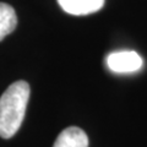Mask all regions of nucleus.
<instances>
[{
    "label": "nucleus",
    "mask_w": 147,
    "mask_h": 147,
    "mask_svg": "<svg viewBox=\"0 0 147 147\" xmlns=\"http://www.w3.org/2000/svg\"><path fill=\"white\" fill-rule=\"evenodd\" d=\"M53 147H88V137L80 127L70 126L59 134Z\"/></svg>",
    "instance_id": "4"
},
{
    "label": "nucleus",
    "mask_w": 147,
    "mask_h": 147,
    "mask_svg": "<svg viewBox=\"0 0 147 147\" xmlns=\"http://www.w3.org/2000/svg\"><path fill=\"white\" fill-rule=\"evenodd\" d=\"M30 85L16 81L0 97V136L10 139L16 134L24 121L30 99Z\"/></svg>",
    "instance_id": "1"
},
{
    "label": "nucleus",
    "mask_w": 147,
    "mask_h": 147,
    "mask_svg": "<svg viewBox=\"0 0 147 147\" xmlns=\"http://www.w3.org/2000/svg\"><path fill=\"white\" fill-rule=\"evenodd\" d=\"M17 26V16L13 7L9 4L0 3V42L12 33Z\"/></svg>",
    "instance_id": "5"
},
{
    "label": "nucleus",
    "mask_w": 147,
    "mask_h": 147,
    "mask_svg": "<svg viewBox=\"0 0 147 147\" xmlns=\"http://www.w3.org/2000/svg\"><path fill=\"white\" fill-rule=\"evenodd\" d=\"M107 65L117 74L135 72L142 66V58L132 50L115 52L107 57Z\"/></svg>",
    "instance_id": "2"
},
{
    "label": "nucleus",
    "mask_w": 147,
    "mask_h": 147,
    "mask_svg": "<svg viewBox=\"0 0 147 147\" xmlns=\"http://www.w3.org/2000/svg\"><path fill=\"white\" fill-rule=\"evenodd\" d=\"M65 12L75 16H84L97 12L104 5V0H58Z\"/></svg>",
    "instance_id": "3"
}]
</instances>
